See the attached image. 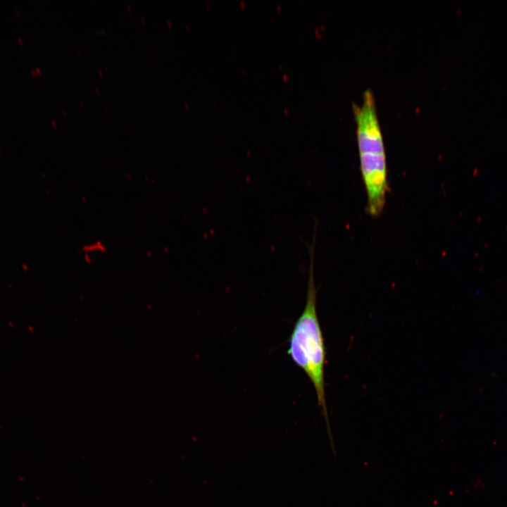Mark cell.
Masks as SVG:
<instances>
[{"label":"cell","mask_w":507,"mask_h":507,"mask_svg":"<svg viewBox=\"0 0 507 507\" xmlns=\"http://www.w3.org/2000/svg\"><path fill=\"white\" fill-rule=\"evenodd\" d=\"M316 233L317 229L314 228L311 243H306L310 262L306 303L289 336L287 353L294 363L304 371L313 385L334 454L335 449L329 423L325 391L326 351L316 308L317 290L314 280Z\"/></svg>","instance_id":"6da1fadb"},{"label":"cell","mask_w":507,"mask_h":507,"mask_svg":"<svg viewBox=\"0 0 507 507\" xmlns=\"http://www.w3.org/2000/svg\"><path fill=\"white\" fill-rule=\"evenodd\" d=\"M358 152L384 153L382 134L379 125L372 92L366 90L361 106L353 105Z\"/></svg>","instance_id":"7a4b0ae2"},{"label":"cell","mask_w":507,"mask_h":507,"mask_svg":"<svg viewBox=\"0 0 507 507\" xmlns=\"http://www.w3.org/2000/svg\"><path fill=\"white\" fill-rule=\"evenodd\" d=\"M30 74H31L33 77H37L38 76L36 70H34V69H31V70H30Z\"/></svg>","instance_id":"3957f363"},{"label":"cell","mask_w":507,"mask_h":507,"mask_svg":"<svg viewBox=\"0 0 507 507\" xmlns=\"http://www.w3.org/2000/svg\"><path fill=\"white\" fill-rule=\"evenodd\" d=\"M51 123L54 129H57V123L54 119L51 120Z\"/></svg>","instance_id":"277c9868"},{"label":"cell","mask_w":507,"mask_h":507,"mask_svg":"<svg viewBox=\"0 0 507 507\" xmlns=\"http://www.w3.org/2000/svg\"><path fill=\"white\" fill-rule=\"evenodd\" d=\"M17 39L20 45L23 46L24 44L23 40L20 37H18Z\"/></svg>","instance_id":"5b68a950"},{"label":"cell","mask_w":507,"mask_h":507,"mask_svg":"<svg viewBox=\"0 0 507 507\" xmlns=\"http://www.w3.org/2000/svg\"><path fill=\"white\" fill-rule=\"evenodd\" d=\"M35 70H36V72H37V73L38 75H42V70H41V69H40L39 67H36Z\"/></svg>","instance_id":"8992f818"},{"label":"cell","mask_w":507,"mask_h":507,"mask_svg":"<svg viewBox=\"0 0 507 507\" xmlns=\"http://www.w3.org/2000/svg\"><path fill=\"white\" fill-rule=\"evenodd\" d=\"M15 13L18 15V16L20 15V11L18 8H15Z\"/></svg>","instance_id":"52a82bcc"},{"label":"cell","mask_w":507,"mask_h":507,"mask_svg":"<svg viewBox=\"0 0 507 507\" xmlns=\"http://www.w3.org/2000/svg\"><path fill=\"white\" fill-rule=\"evenodd\" d=\"M61 112H62V113H63V115L64 116H66V115H67L66 112H65V111L63 108L61 109Z\"/></svg>","instance_id":"ba28073f"},{"label":"cell","mask_w":507,"mask_h":507,"mask_svg":"<svg viewBox=\"0 0 507 507\" xmlns=\"http://www.w3.org/2000/svg\"><path fill=\"white\" fill-rule=\"evenodd\" d=\"M95 91H96V94H97L98 95L100 94V91H99V88L96 87V88H95Z\"/></svg>","instance_id":"9c48e42d"},{"label":"cell","mask_w":507,"mask_h":507,"mask_svg":"<svg viewBox=\"0 0 507 507\" xmlns=\"http://www.w3.org/2000/svg\"><path fill=\"white\" fill-rule=\"evenodd\" d=\"M79 104H80V105L81 106V108H84V104H83L82 101H80Z\"/></svg>","instance_id":"30bf717a"},{"label":"cell","mask_w":507,"mask_h":507,"mask_svg":"<svg viewBox=\"0 0 507 507\" xmlns=\"http://www.w3.org/2000/svg\"><path fill=\"white\" fill-rule=\"evenodd\" d=\"M127 7L128 11H129L130 13H131V12H132V8H131V6L128 5Z\"/></svg>","instance_id":"8fae6325"},{"label":"cell","mask_w":507,"mask_h":507,"mask_svg":"<svg viewBox=\"0 0 507 507\" xmlns=\"http://www.w3.org/2000/svg\"><path fill=\"white\" fill-rule=\"evenodd\" d=\"M99 75H100L101 77H104L103 73H102V71H101V70H99Z\"/></svg>","instance_id":"7c38bea8"},{"label":"cell","mask_w":507,"mask_h":507,"mask_svg":"<svg viewBox=\"0 0 507 507\" xmlns=\"http://www.w3.org/2000/svg\"><path fill=\"white\" fill-rule=\"evenodd\" d=\"M140 20H141L142 24H144V23H145V21H144V19L143 17H141V18H140Z\"/></svg>","instance_id":"4fadbf2b"},{"label":"cell","mask_w":507,"mask_h":507,"mask_svg":"<svg viewBox=\"0 0 507 507\" xmlns=\"http://www.w3.org/2000/svg\"><path fill=\"white\" fill-rule=\"evenodd\" d=\"M167 23H168V25L169 26V27L171 28L170 21L168 20Z\"/></svg>","instance_id":"5bb4252c"},{"label":"cell","mask_w":507,"mask_h":507,"mask_svg":"<svg viewBox=\"0 0 507 507\" xmlns=\"http://www.w3.org/2000/svg\"><path fill=\"white\" fill-rule=\"evenodd\" d=\"M78 54H79V56H81V53H80V50H77V54L78 55Z\"/></svg>","instance_id":"9a60e30c"},{"label":"cell","mask_w":507,"mask_h":507,"mask_svg":"<svg viewBox=\"0 0 507 507\" xmlns=\"http://www.w3.org/2000/svg\"><path fill=\"white\" fill-rule=\"evenodd\" d=\"M105 112H106V113L107 115L108 114V110L106 111V109H105Z\"/></svg>","instance_id":"2e32d148"},{"label":"cell","mask_w":507,"mask_h":507,"mask_svg":"<svg viewBox=\"0 0 507 507\" xmlns=\"http://www.w3.org/2000/svg\"><path fill=\"white\" fill-rule=\"evenodd\" d=\"M104 68H105L106 70L108 71V68L106 67V65H104Z\"/></svg>","instance_id":"e0dca14e"}]
</instances>
